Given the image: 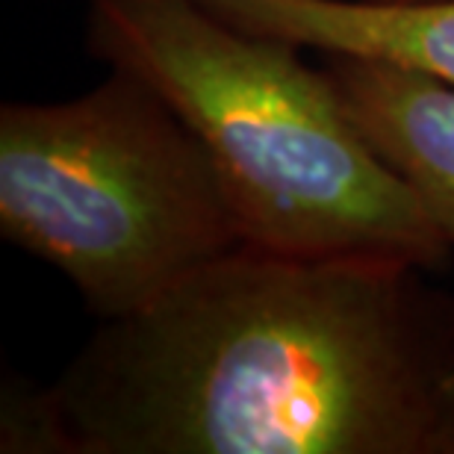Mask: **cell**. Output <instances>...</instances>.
<instances>
[{"mask_svg":"<svg viewBox=\"0 0 454 454\" xmlns=\"http://www.w3.org/2000/svg\"><path fill=\"white\" fill-rule=\"evenodd\" d=\"M0 236L57 269L101 322L245 245L195 130L118 68L71 101L0 106Z\"/></svg>","mask_w":454,"mask_h":454,"instance_id":"3957f363","label":"cell"},{"mask_svg":"<svg viewBox=\"0 0 454 454\" xmlns=\"http://www.w3.org/2000/svg\"><path fill=\"white\" fill-rule=\"evenodd\" d=\"M86 48L148 83L192 127L245 245L449 269L454 245L298 44L245 33L198 0H89Z\"/></svg>","mask_w":454,"mask_h":454,"instance_id":"7a4b0ae2","label":"cell"},{"mask_svg":"<svg viewBox=\"0 0 454 454\" xmlns=\"http://www.w3.org/2000/svg\"><path fill=\"white\" fill-rule=\"evenodd\" d=\"M398 257L242 245L6 378L4 454H454V295Z\"/></svg>","mask_w":454,"mask_h":454,"instance_id":"6da1fadb","label":"cell"},{"mask_svg":"<svg viewBox=\"0 0 454 454\" xmlns=\"http://www.w3.org/2000/svg\"><path fill=\"white\" fill-rule=\"evenodd\" d=\"M245 33L325 57L422 71L454 86V0H198Z\"/></svg>","mask_w":454,"mask_h":454,"instance_id":"277c9868","label":"cell"},{"mask_svg":"<svg viewBox=\"0 0 454 454\" xmlns=\"http://www.w3.org/2000/svg\"><path fill=\"white\" fill-rule=\"evenodd\" d=\"M345 110L454 245V86L422 71L325 57Z\"/></svg>","mask_w":454,"mask_h":454,"instance_id":"5b68a950","label":"cell"}]
</instances>
